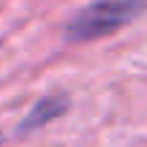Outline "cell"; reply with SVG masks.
<instances>
[{
    "label": "cell",
    "mask_w": 147,
    "mask_h": 147,
    "mask_svg": "<svg viewBox=\"0 0 147 147\" xmlns=\"http://www.w3.org/2000/svg\"><path fill=\"white\" fill-rule=\"evenodd\" d=\"M144 11H147V0H95L68 19L65 41L84 44V41L106 38L112 33L123 30L125 25L136 22Z\"/></svg>",
    "instance_id": "1"
},
{
    "label": "cell",
    "mask_w": 147,
    "mask_h": 147,
    "mask_svg": "<svg viewBox=\"0 0 147 147\" xmlns=\"http://www.w3.org/2000/svg\"><path fill=\"white\" fill-rule=\"evenodd\" d=\"M68 109H71V98L65 93H47L30 106V112H27L25 117H22V123L16 125V134L25 136V134L41 131L49 123H55L57 117H63Z\"/></svg>",
    "instance_id": "2"
},
{
    "label": "cell",
    "mask_w": 147,
    "mask_h": 147,
    "mask_svg": "<svg viewBox=\"0 0 147 147\" xmlns=\"http://www.w3.org/2000/svg\"><path fill=\"white\" fill-rule=\"evenodd\" d=\"M0 144H3V134H0Z\"/></svg>",
    "instance_id": "3"
}]
</instances>
